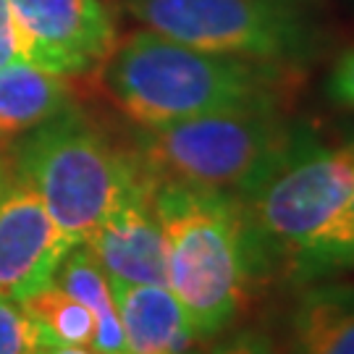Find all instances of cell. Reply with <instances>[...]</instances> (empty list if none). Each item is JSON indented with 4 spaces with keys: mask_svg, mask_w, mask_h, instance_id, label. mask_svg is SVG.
Segmentation results:
<instances>
[{
    "mask_svg": "<svg viewBox=\"0 0 354 354\" xmlns=\"http://www.w3.org/2000/svg\"><path fill=\"white\" fill-rule=\"evenodd\" d=\"M302 74L236 55L200 50L137 29L97 68L102 92L137 129H158L215 111L286 102Z\"/></svg>",
    "mask_w": 354,
    "mask_h": 354,
    "instance_id": "cell-1",
    "label": "cell"
},
{
    "mask_svg": "<svg viewBox=\"0 0 354 354\" xmlns=\"http://www.w3.org/2000/svg\"><path fill=\"white\" fill-rule=\"evenodd\" d=\"M152 207L165 239V286L187 310L197 336H218L268 279L239 197L178 181H155Z\"/></svg>",
    "mask_w": 354,
    "mask_h": 354,
    "instance_id": "cell-2",
    "label": "cell"
},
{
    "mask_svg": "<svg viewBox=\"0 0 354 354\" xmlns=\"http://www.w3.org/2000/svg\"><path fill=\"white\" fill-rule=\"evenodd\" d=\"M11 165L71 244L87 241L115 205L152 178L137 152L118 147L76 105L21 134Z\"/></svg>",
    "mask_w": 354,
    "mask_h": 354,
    "instance_id": "cell-3",
    "label": "cell"
},
{
    "mask_svg": "<svg viewBox=\"0 0 354 354\" xmlns=\"http://www.w3.org/2000/svg\"><path fill=\"white\" fill-rule=\"evenodd\" d=\"M302 134L286 115V102H260L140 129L134 152L155 181L241 197L268 176Z\"/></svg>",
    "mask_w": 354,
    "mask_h": 354,
    "instance_id": "cell-4",
    "label": "cell"
},
{
    "mask_svg": "<svg viewBox=\"0 0 354 354\" xmlns=\"http://www.w3.org/2000/svg\"><path fill=\"white\" fill-rule=\"evenodd\" d=\"M145 29L200 50L281 66H315L333 42L323 0H127Z\"/></svg>",
    "mask_w": 354,
    "mask_h": 354,
    "instance_id": "cell-5",
    "label": "cell"
},
{
    "mask_svg": "<svg viewBox=\"0 0 354 354\" xmlns=\"http://www.w3.org/2000/svg\"><path fill=\"white\" fill-rule=\"evenodd\" d=\"M354 194V140L326 145L304 131L247 194L241 213L268 276L315 239Z\"/></svg>",
    "mask_w": 354,
    "mask_h": 354,
    "instance_id": "cell-6",
    "label": "cell"
},
{
    "mask_svg": "<svg viewBox=\"0 0 354 354\" xmlns=\"http://www.w3.org/2000/svg\"><path fill=\"white\" fill-rule=\"evenodd\" d=\"M19 61L55 76L97 71L118 42L105 0H8Z\"/></svg>",
    "mask_w": 354,
    "mask_h": 354,
    "instance_id": "cell-7",
    "label": "cell"
},
{
    "mask_svg": "<svg viewBox=\"0 0 354 354\" xmlns=\"http://www.w3.org/2000/svg\"><path fill=\"white\" fill-rule=\"evenodd\" d=\"M71 247L37 192L13 174L0 194V297L21 302L53 283Z\"/></svg>",
    "mask_w": 354,
    "mask_h": 354,
    "instance_id": "cell-8",
    "label": "cell"
},
{
    "mask_svg": "<svg viewBox=\"0 0 354 354\" xmlns=\"http://www.w3.org/2000/svg\"><path fill=\"white\" fill-rule=\"evenodd\" d=\"M152 187L155 178L140 184L82 241L111 283H165V239L152 207Z\"/></svg>",
    "mask_w": 354,
    "mask_h": 354,
    "instance_id": "cell-9",
    "label": "cell"
},
{
    "mask_svg": "<svg viewBox=\"0 0 354 354\" xmlns=\"http://www.w3.org/2000/svg\"><path fill=\"white\" fill-rule=\"evenodd\" d=\"M127 354H189L197 330L165 283H111Z\"/></svg>",
    "mask_w": 354,
    "mask_h": 354,
    "instance_id": "cell-10",
    "label": "cell"
},
{
    "mask_svg": "<svg viewBox=\"0 0 354 354\" xmlns=\"http://www.w3.org/2000/svg\"><path fill=\"white\" fill-rule=\"evenodd\" d=\"M289 354H354V283H310L291 315Z\"/></svg>",
    "mask_w": 354,
    "mask_h": 354,
    "instance_id": "cell-11",
    "label": "cell"
},
{
    "mask_svg": "<svg viewBox=\"0 0 354 354\" xmlns=\"http://www.w3.org/2000/svg\"><path fill=\"white\" fill-rule=\"evenodd\" d=\"M71 79L42 71L24 61L0 66V142L45 124L71 105Z\"/></svg>",
    "mask_w": 354,
    "mask_h": 354,
    "instance_id": "cell-12",
    "label": "cell"
},
{
    "mask_svg": "<svg viewBox=\"0 0 354 354\" xmlns=\"http://www.w3.org/2000/svg\"><path fill=\"white\" fill-rule=\"evenodd\" d=\"M55 286H61L66 294L87 307L95 320V339L92 349L100 354H127V342H124V328L121 317L113 299L111 279L105 276L95 254L89 252L87 244H74L61 266L55 270Z\"/></svg>",
    "mask_w": 354,
    "mask_h": 354,
    "instance_id": "cell-13",
    "label": "cell"
},
{
    "mask_svg": "<svg viewBox=\"0 0 354 354\" xmlns=\"http://www.w3.org/2000/svg\"><path fill=\"white\" fill-rule=\"evenodd\" d=\"M346 270H354V194L315 239L291 254L283 276L291 283H315Z\"/></svg>",
    "mask_w": 354,
    "mask_h": 354,
    "instance_id": "cell-14",
    "label": "cell"
},
{
    "mask_svg": "<svg viewBox=\"0 0 354 354\" xmlns=\"http://www.w3.org/2000/svg\"><path fill=\"white\" fill-rule=\"evenodd\" d=\"M24 310L35 320L48 349L53 346H92L95 320L84 304L66 294L61 286L48 283L21 299Z\"/></svg>",
    "mask_w": 354,
    "mask_h": 354,
    "instance_id": "cell-15",
    "label": "cell"
},
{
    "mask_svg": "<svg viewBox=\"0 0 354 354\" xmlns=\"http://www.w3.org/2000/svg\"><path fill=\"white\" fill-rule=\"evenodd\" d=\"M48 349L24 304L0 297V354H42Z\"/></svg>",
    "mask_w": 354,
    "mask_h": 354,
    "instance_id": "cell-16",
    "label": "cell"
},
{
    "mask_svg": "<svg viewBox=\"0 0 354 354\" xmlns=\"http://www.w3.org/2000/svg\"><path fill=\"white\" fill-rule=\"evenodd\" d=\"M326 97L339 108L354 111V48H346L330 66L326 76Z\"/></svg>",
    "mask_w": 354,
    "mask_h": 354,
    "instance_id": "cell-17",
    "label": "cell"
},
{
    "mask_svg": "<svg viewBox=\"0 0 354 354\" xmlns=\"http://www.w3.org/2000/svg\"><path fill=\"white\" fill-rule=\"evenodd\" d=\"M207 354H279V346L257 330H244L213 346Z\"/></svg>",
    "mask_w": 354,
    "mask_h": 354,
    "instance_id": "cell-18",
    "label": "cell"
},
{
    "mask_svg": "<svg viewBox=\"0 0 354 354\" xmlns=\"http://www.w3.org/2000/svg\"><path fill=\"white\" fill-rule=\"evenodd\" d=\"M19 61V48H16V32H13L11 6L8 0H0V66Z\"/></svg>",
    "mask_w": 354,
    "mask_h": 354,
    "instance_id": "cell-19",
    "label": "cell"
},
{
    "mask_svg": "<svg viewBox=\"0 0 354 354\" xmlns=\"http://www.w3.org/2000/svg\"><path fill=\"white\" fill-rule=\"evenodd\" d=\"M13 178V165H11V160L0 152V194H3V189L8 187V181Z\"/></svg>",
    "mask_w": 354,
    "mask_h": 354,
    "instance_id": "cell-20",
    "label": "cell"
},
{
    "mask_svg": "<svg viewBox=\"0 0 354 354\" xmlns=\"http://www.w3.org/2000/svg\"><path fill=\"white\" fill-rule=\"evenodd\" d=\"M42 354H100V352L87 349V346H53V349H45Z\"/></svg>",
    "mask_w": 354,
    "mask_h": 354,
    "instance_id": "cell-21",
    "label": "cell"
}]
</instances>
